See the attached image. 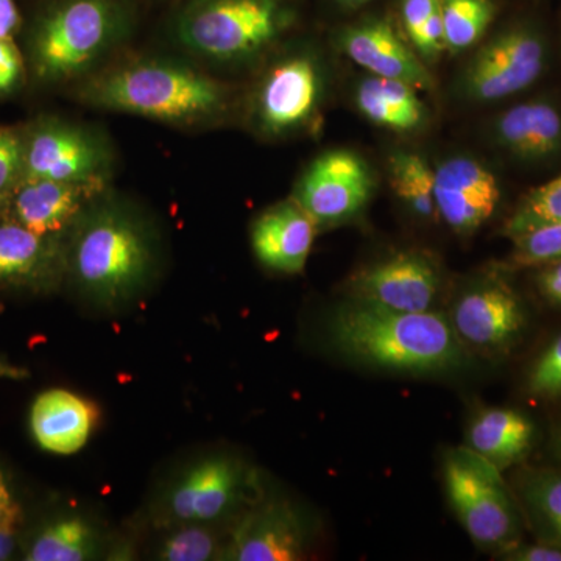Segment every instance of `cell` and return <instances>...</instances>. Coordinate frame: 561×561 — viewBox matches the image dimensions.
<instances>
[{"mask_svg":"<svg viewBox=\"0 0 561 561\" xmlns=\"http://www.w3.org/2000/svg\"><path fill=\"white\" fill-rule=\"evenodd\" d=\"M66 275L101 306L124 305L147 286L154 268L150 232L121 205L90 206L62 238Z\"/></svg>","mask_w":561,"mask_h":561,"instance_id":"obj_1","label":"cell"},{"mask_svg":"<svg viewBox=\"0 0 561 561\" xmlns=\"http://www.w3.org/2000/svg\"><path fill=\"white\" fill-rule=\"evenodd\" d=\"M330 331L343 353L391 370H448L465 359L451 321L434 311H391L353 300L331 317Z\"/></svg>","mask_w":561,"mask_h":561,"instance_id":"obj_2","label":"cell"},{"mask_svg":"<svg viewBox=\"0 0 561 561\" xmlns=\"http://www.w3.org/2000/svg\"><path fill=\"white\" fill-rule=\"evenodd\" d=\"M84 102L169 124L190 125L217 116L227 91L198 70L164 60H140L106 70L81 88Z\"/></svg>","mask_w":561,"mask_h":561,"instance_id":"obj_3","label":"cell"},{"mask_svg":"<svg viewBox=\"0 0 561 561\" xmlns=\"http://www.w3.org/2000/svg\"><path fill=\"white\" fill-rule=\"evenodd\" d=\"M130 27L122 0H57L39 14L28 41L36 79L60 83L88 72Z\"/></svg>","mask_w":561,"mask_h":561,"instance_id":"obj_4","label":"cell"},{"mask_svg":"<svg viewBox=\"0 0 561 561\" xmlns=\"http://www.w3.org/2000/svg\"><path fill=\"white\" fill-rule=\"evenodd\" d=\"M287 0H191L175 21L181 46L214 61H241L289 31Z\"/></svg>","mask_w":561,"mask_h":561,"instance_id":"obj_5","label":"cell"},{"mask_svg":"<svg viewBox=\"0 0 561 561\" xmlns=\"http://www.w3.org/2000/svg\"><path fill=\"white\" fill-rule=\"evenodd\" d=\"M551 61V43L540 22L524 18L508 24L476 55L463 90L479 103L508 101L534 88Z\"/></svg>","mask_w":561,"mask_h":561,"instance_id":"obj_6","label":"cell"},{"mask_svg":"<svg viewBox=\"0 0 561 561\" xmlns=\"http://www.w3.org/2000/svg\"><path fill=\"white\" fill-rule=\"evenodd\" d=\"M445 482L453 508L472 540L489 548L515 545L518 513L496 465L471 448L457 449L446 457Z\"/></svg>","mask_w":561,"mask_h":561,"instance_id":"obj_7","label":"cell"},{"mask_svg":"<svg viewBox=\"0 0 561 561\" xmlns=\"http://www.w3.org/2000/svg\"><path fill=\"white\" fill-rule=\"evenodd\" d=\"M108 169V149L84 128L47 119L24 133V176L105 183Z\"/></svg>","mask_w":561,"mask_h":561,"instance_id":"obj_8","label":"cell"},{"mask_svg":"<svg viewBox=\"0 0 561 561\" xmlns=\"http://www.w3.org/2000/svg\"><path fill=\"white\" fill-rule=\"evenodd\" d=\"M375 181L367 162L350 150L320 154L306 169L295 202L319 225H334L359 214L370 201Z\"/></svg>","mask_w":561,"mask_h":561,"instance_id":"obj_9","label":"cell"},{"mask_svg":"<svg viewBox=\"0 0 561 561\" xmlns=\"http://www.w3.org/2000/svg\"><path fill=\"white\" fill-rule=\"evenodd\" d=\"M437 265L419 251L376 262L351 280L354 300L401 312L432 311L440 291Z\"/></svg>","mask_w":561,"mask_h":561,"instance_id":"obj_10","label":"cell"},{"mask_svg":"<svg viewBox=\"0 0 561 561\" xmlns=\"http://www.w3.org/2000/svg\"><path fill=\"white\" fill-rule=\"evenodd\" d=\"M242 489L239 461L225 456L197 461L169 490L162 522L169 526L219 522L234 508Z\"/></svg>","mask_w":561,"mask_h":561,"instance_id":"obj_11","label":"cell"},{"mask_svg":"<svg viewBox=\"0 0 561 561\" xmlns=\"http://www.w3.org/2000/svg\"><path fill=\"white\" fill-rule=\"evenodd\" d=\"M451 323L461 341L485 351H504L522 337L527 313L507 283L490 279L461 295Z\"/></svg>","mask_w":561,"mask_h":561,"instance_id":"obj_12","label":"cell"},{"mask_svg":"<svg viewBox=\"0 0 561 561\" xmlns=\"http://www.w3.org/2000/svg\"><path fill=\"white\" fill-rule=\"evenodd\" d=\"M438 217L457 234H471L489 221L500 206L502 191L496 175L468 157L446 160L435 171Z\"/></svg>","mask_w":561,"mask_h":561,"instance_id":"obj_13","label":"cell"},{"mask_svg":"<svg viewBox=\"0 0 561 561\" xmlns=\"http://www.w3.org/2000/svg\"><path fill=\"white\" fill-rule=\"evenodd\" d=\"M105 183H72L24 176L7 198V217L36 234L65 238Z\"/></svg>","mask_w":561,"mask_h":561,"instance_id":"obj_14","label":"cell"},{"mask_svg":"<svg viewBox=\"0 0 561 561\" xmlns=\"http://www.w3.org/2000/svg\"><path fill=\"white\" fill-rule=\"evenodd\" d=\"M320 72L308 55L278 62L262 81L256 95V119L272 135L297 130L312 119L320 99Z\"/></svg>","mask_w":561,"mask_h":561,"instance_id":"obj_15","label":"cell"},{"mask_svg":"<svg viewBox=\"0 0 561 561\" xmlns=\"http://www.w3.org/2000/svg\"><path fill=\"white\" fill-rule=\"evenodd\" d=\"M65 276L62 238L36 234L10 217L0 221V290L46 294Z\"/></svg>","mask_w":561,"mask_h":561,"instance_id":"obj_16","label":"cell"},{"mask_svg":"<svg viewBox=\"0 0 561 561\" xmlns=\"http://www.w3.org/2000/svg\"><path fill=\"white\" fill-rule=\"evenodd\" d=\"M301 516L286 501L260 505L236 524L220 559L236 561H294L305 553Z\"/></svg>","mask_w":561,"mask_h":561,"instance_id":"obj_17","label":"cell"},{"mask_svg":"<svg viewBox=\"0 0 561 561\" xmlns=\"http://www.w3.org/2000/svg\"><path fill=\"white\" fill-rule=\"evenodd\" d=\"M341 46L351 61L371 76L404 81L415 90L434 87L430 70L387 20L373 18L351 25L341 35Z\"/></svg>","mask_w":561,"mask_h":561,"instance_id":"obj_18","label":"cell"},{"mask_svg":"<svg viewBox=\"0 0 561 561\" xmlns=\"http://www.w3.org/2000/svg\"><path fill=\"white\" fill-rule=\"evenodd\" d=\"M493 138L513 160L527 165L561 158V105L535 98L502 111L493 122Z\"/></svg>","mask_w":561,"mask_h":561,"instance_id":"obj_19","label":"cell"},{"mask_svg":"<svg viewBox=\"0 0 561 561\" xmlns=\"http://www.w3.org/2000/svg\"><path fill=\"white\" fill-rule=\"evenodd\" d=\"M316 231V221L297 202H283L254 221L251 245L265 267L300 273L311 253Z\"/></svg>","mask_w":561,"mask_h":561,"instance_id":"obj_20","label":"cell"},{"mask_svg":"<svg viewBox=\"0 0 561 561\" xmlns=\"http://www.w3.org/2000/svg\"><path fill=\"white\" fill-rule=\"evenodd\" d=\"M98 409L92 402L65 389L43 391L31 408L33 440L54 456H72L90 440Z\"/></svg>","mask_w":561,"mask_h":561,"instance_id":"obj_21","label":"cell"},{"mask_svg":"<svg viewBox=\"0 0 561 561\" xmlns=\"http://www.w3.org/2000/svg\"><path fill=\"white\" fill-rule=\"evenodd\" d=\"M356 105L362 116L391 131H415L426 121V110L415 88L400 80L371 76L362 81Z\"/></svg>","mask_w":561,"mask_h":561,"instance_id":"obj_22","label":"cell"},{"mask_svg":"<svg viewBox=\"0 0 561 561\" xmlns=\"http://www.w3.org/2000/svg\"><path fill=\"white\" fill-rule=\"evenodd\" d=\"M534 424L512 409H489L472 421L468 443L497 468L524 459L534 442Z\"/></svg>","mask_w":561,"mask_h":561,"instance_id":"obj_23","label":"cell"},{"mask_svg":"<svg viewBox=\"0 0 561 561\" xmlns=\"http://www.w3.org/2000/svg\"><path fill=\"white\" fill-rule=\"evenodd\" d=\"M98 552V530L76 515L47 519L21 546L25 561H84L95 559Z\"/></svg>","mask_w":561,"mask_h":561,"instance_id":"obj_24","label":"cell"},{"mask_svg":"<svg viewBox=\"0 0 561 561\" xmlns=\"http://www.w3.org/2000/svg\"><path fill=\"white\" fill-rule=\"evenodd\" d=\"M390 179L393 191L405 205L423 219L438 217L435 205V171L411 151H398L390 158Z\"/></svg>","mask_w":561,"mask_h":561,"instance_id":"obj_25","label":"cell"},{"mask_svg":"<svg viewBox=\"0 0 561 561\" xmlns=\"http://www.w3.org/2000/svg\"><path fill=\"white\" fill-rule=\"evenodd\" d=\"M446 49L474 46L497 16L494 0H440Z\"/></svg>","mask_w":561,"mask_h":561,"instance_id":"obj_26","label":"cell"},{"mask_svg":"<svg viewBox=\"0 0 561 561\" xmlns=\"http://www.w3.org/2000/svg\"><path fill=\"white\" fill-rule=\"evenodd\" d=\"M560 221L561 175L524 195L523 201L505 221L502 234L507 236L508 239H515L534 228L560 224Z\"/></svg>","mask_w":561,"mask_h":561,"instance_id":"obj_27","label":"cell"},{"mask_svg":"<svg viewBox=\"0 0 561 561\" xmlns=\"http://www.w3.org/2000/svg\"><path fill=\"white\" fill-rule=\"evenodd\" d=\"M164 541L158 559L164 561H206L221 556L220 542L210 524H183Z\"/></svg>","mask_w":561,"mask_h":561,"instance_id":"obj_28","label":"cell"},{"mask_svg":"<svg viewBox=\"0 0 561 561\" xmlns=\"http://www.w3.org/2000/svg\"><path fill=\"white\" fill-rule=\"evenodd\" d=\"M512 241L508 268H538L561 261V221L534 228Z\"/></svg>","mask_w":561,"mask_h":561,"instance_id":"obj_29","label":"cell"},{"mask_svg":"<svg viewBox=\"0 0 561 561\" xmlns=\"http://www.w3.org/2000/svg\"><path fill=\"white\" fill-rule=\"evenodd\" d=\"M526 496L538 522L561 546V472L534 476L527 483Z\"/></svg>","mask_w":561,"mask_h":561,"instance_id":"obj_30","label":"cell"},{"mask_svg":"<svg viewBox=\"0 0 561 561\" xmlns=\"http://www.w3.org/2000/svg\"><path fill=\"white\" fill-rule=\"evenodd\" d=\"M527 387L537 398L553 400L561 397V334L531 365Z\"/></svg>","mask_w":561,"mask_h":561,"instance_id":"obj_31","label":"cell"},{"mask_svg":"<svg viewBox=\"0 0 561 561\" xmlns=\"http://www.w3.org/2000/svg\"><path fill=\"white\" fill-rule=\"evenodd\" d=\"M24 179V133L0 127V197L9 198L11 191Z\"/></svg>","mask_w":561,"mask_h":561,"instance_id":"obj_32","label":"cell"},{"mask_svg":"<svg viewBox=\"0 0 561 561\" xmlns=\"http://www.w3.org/2000/svg\"><path fill=\"white\" fill-rule=\"evenodd\" d=\"M24 70V60L13 41L0 39V98L20 90Z\"/></svg>","mask_w":561,"mask_h":561,"instance_id":"obj_33","label":"cell"},{"mask_svg":"<svg viewBox=\"0 0 561 561\" xmlns=\"http://www.w3.org/2000/svg\"><path fill=\"white\" fill-rule=\"evenodd\" d=\"M24 505L14 491L9 472L0 465V527L3 529L24 530Z\"/></svg>","mask_w":561,"mask_h":561,"instance_id":"obj_34","label":"cell"},{"mask_svg":"<svg viewBox=\"0 0 561 561\" xmlns=\"http://www.w3.org/2000/svg\"><path fill=\"white\" fill-rule=\"evenodd\" d=\"M440 11V0H401V22L405 35L412 39Z\"/></svg>","mask_w":561,"mask_h":561,"instance_id":"obj_35","label":"cell"},{"mask_svg":"<svg viewBox=\"0 0 561 561\" xmlns=\"http://www.w3.org/2000/svg\"><path fill=\"white\" fill-rule=\"evenodd\" d=\"M535 283L545 300L551 305L561 306V261L551 262V264L541 265Z\"/></svg>","mask_w":561,"mask_h":561,"instance_id":"obj_36","label":"cell"},{"mask_svg":"<svg viewBox=\"0 0 561 561\" xmlns=\"http://www.w3.org/2000/svg\"><path fill=\"white\" fill-rule=\"evenodd\" d=\"M504 559L513 561H561L559 546H522L518 542L502 549Z\"/></svg>","mask_w":561,"mask_h":561,"instance_id":"obj_37","label":"cell"},{"mask_svg":"<svg viewBox=\"0 0 561 561\" xmlns=\"http://www.w3.org/2000/svg\"><path fill=\"white\" fill-rule=\"evenodd\" d=\"M21 27V14L14 0H0V39L13 41Z\"/></svg>","mask_w":561,"mask_h":561,"instance_id":"obj_38","label":"cell"},{"mask_svg":"<svg viewBox=\"0 0 561 561\" xmlns=\"http://www.w3.org/2000/svg\"><path fill=\"white\" fill-rule=\"evenodd\" d=\"M22 530L0 527V561L11 560L21 552Z\"/></svg>","mask_w":561,"mask_h":561,"instance_id":"obj_39","label":"cell"},{"mask_svg":"<svg viewBox=\"0 0 561 561\" xmlns=\"http://www.w3.org/2000/svg\"><path fill=\"white\" fill-rule=\"evenodd\" d=\"M31 376L27 368L20 365L11 364V362L0 357V379H9V381H25Z\"/></svg>","mask_w":561,"mask_h":561,"instance_id":"obj_40","label":"cell"},{"mask_svg":"<svg viewBox=\"0 0 561 561\" xmlns=\"http://www.w3.org/2000/svg\"><path fill=\"white\" fill-rule=\"evenodd\" d=\"M339 5H342L343 9L356 10L360 9V7L367 5L371 0H335Z\"/></svg>","mask_w":561,"mask_h":561,"instance_id":"obj_41","label":"cell"},{"mask_svg":"<svg viewBox=\"0 0 561 561\" xmlns=\"http://www.w3.org/2000/svg\"><path fill=\"white\" fill-rule=\"evenodd\" d=\"M7 217V198L0 197V221Z\"/></svg>","mask_w":561,"mask_h":561,"instance_id":"obj_42","label":"cell"},{"mask_svg":"<svg viewBox=\"0 0 561 561\" xmlns=\"http://www.w3.org/2000/svg\"><path fill=\"white\" fill-rule=\"evenodd\" d=\"M556 453H557V456L561 457V430L559 432V435H557V438H556Z\"/></svg>","mask_w":561,"mask_h":561,"instance_id":"obj_43","label":"cell"}]
</instances>
